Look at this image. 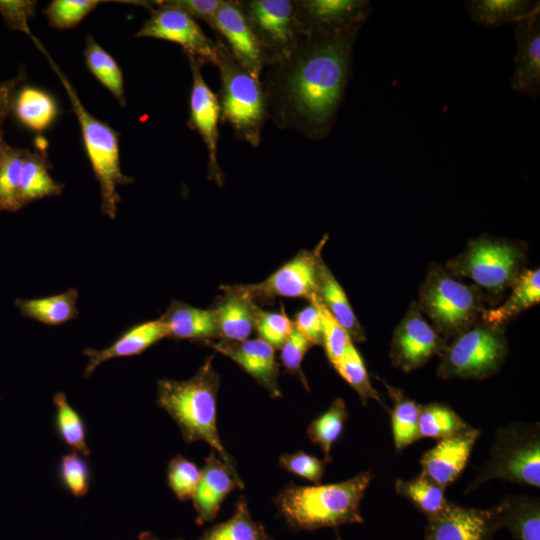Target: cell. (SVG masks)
Segmentation results:
<instances>
[{"instance_id": "cell-1", "label": "cell", "mask_w": 540, "mask_h": 540, "mask_svg": "<svg viewBox=\"0 0 540 540\" xmlns=\"http://www.w3.org/2000/svg\"><path fill=\"white\" fill-rule=\"evenodd\" d=\"M360 29L303 36L288 58L268 66L264 90L277 126L311 140L330 134L344 99Z\"/></svg>"}, {"instance_id": "cell-2", "label": "cell", "mask_w": 540, "mask_h": 540, "mask_svg": "<svg viewBox=\"0 0 540 540\" xmlns=\"http://www.w3.org/2000/svg\"><path fill=\"white\" fill-rule=\"evenodd\" d=\"M212 362L213 356H210L190 379L159 380L157 404L176 422L185 442L207 443L231 472L239 477L235 462L218 434L216 402L220 379Z\"/></svg>"}, {"instance_id": "cell-3", "label": "cell", "mask_w": 540, "mask_h": 540, "mask_svg": "<svg viewBox=\"0 0 540 540\" xmlns=\"http://www.w3.org/2000/svg\"><path fill=\"white\" fill-rule=\"evenodd\" d=\"M373 478V472L366 470L338 483L286 486L274 503L288 527L294 531L363 523L360 505Z\"/></svg>"}, {"instance_id": "cell-4", "label": "cell", "mask_w": 540, "mask_h": 540, "mask_svg": "<svg viewBox=\"0 0 540 540\" xmlns=\"http://www.w3.org/2000/svg\"><path fill=\"white\" fill-rule=\"evenodd\" d=\"M33 42L46 56L70 99L81 128L87 156L100 186L101 211L111 219H115L120 202L117 188L120 185L133 182V179L125 175L120 167L118 133L108 124L93 116L82 105L69 79L53 61L43 45L37 38Z\"/></svg>"}, {"instance_id": "cell-5", "label": "cell", "mask_w": 540, "mask_h": 540, "mask_svg": "<svg viewBox=\"0 0 540 540\" xmlns=\"http://www.w3.org/2000/svg\"><path fill=\"white\" fill-rule=\"evenodd\" d=\"M216 65L221 78L220 116L230 124L238 140L257 147L269 116L266 92L259 78L242 66L221 41Z\"/></svg>"}, {"instance_id": "cell-6", "label": "cell", "mask_w": 540, "mask_h": 540, "mask_svg": "<svg viewBox=\"0 0 540 540\" xmlns=\"http://www.w3.org/2000/svg\"><path fill=\"white\" fill-rule=\"evenodd\" d=\"M526 252L521 241L483 235L471 239L464 251L446 262L445 269L455 277L472 279L494 304L525 269Z\"/></svg>"}, {"instance_id": "cell-7", "label": "cell", "mask_w": 540, "mask_h": 540, "mask_svg": "<svg viewBox=\"0 0 540 540\" xmlns=\"http://www.w3.org/2000/svg\"><path fill=\"white\" fill-rule=\"evenodd\" d=\"M484 294L467 285L438 264H431L420 286L416 304L446 340L471 328L481 319Z\"/></svg>"}, {"instance_id": "cell-8", "label": "cell", "mask_w": 540, "mask_h": 540, "mask_svg": "<svg viewBox=\"0 0 540 540\" xmlns=\"http://www.w3.org/2000/svg\"><path fill=\"white\" fill-rule=\"evenodd\" d=\"M540 486V429L538 423H513L498 429L488 462L468 485L466 493L491 480Z\"/></svg>"}, {"instance_id": "cell-9", "label": "cell", "mask_w": 540, "mask_h": 540, "mask_svg": "<svg viewBox=\"0 0 540 540\" xmlns=\"http://www.w3.org/2000/svg\"><path fill=\"white\" fill-rule=\"evenodd\" d=\"M507 353L504 326L480 320L447 343L439 355L437 375L442 379L482 380L498 372Z\"/></svg>"}, {"instance_id": "cell-10", "label": "cell", "mask_w": 540, "mask_h": 540, "mask_svg": "<svg viewBox=\"0 0 540 540\" xmlns=\"http://www.w3.org/2000/svg\"><path fill=\"white\" fill-rule=\"evenodd\" d=\"M239 4L265 67L288 58L303 37L297 20L296 0H243Z\"/></svg>"}, {"instance_id": "cell-11", "label": "cell", "mask_w": 540, "mask_h": 540, "mask_svg": "<svg viewBox=\"0 0 540 540\" xmlns=\"http://www.w3.org/2000/svg\"><path fill=\"white\" fill-rule=\"evenodd\" d=\"M150 17L135 37H148L174 42L180 45L187 56H193L203 64L216 65L218 42H213L202 31L198 23L182 9L167 1H155Z\"/></svg>"}, {"instance_id": "cell-12", "label": "cell", "mask_w": 540, "mask_h": 540, "mask_svg": "<svg viewBox=\"0 0 540 540\" xmlns=\"http://www.w3.org/2000/svg\"><path fill=\"white\" fill-rule=\"evenodd\" d=\"M325 241L326 238L313 250L300 251L264 281L237 285L236 289L253 302L281 296L304 298L311 303L317 297V274Z\"/></svg>"}, {"instance_id": "cell-13", "label": "cell", "mask_w": 540, "mask_h": 540, "mask_svg": "<svg viewBox=\"0 0 540 540\" xmlns=\"http://www.w3.org/2000/svg\"><path fill=\"white\" fill-rule=\"evenodd\" d=\"M447 343L413 302L394 330L390 359L396 368L408 373L440 355Z\"/></svg>"}, {"instance_id": "cell-14", "label": "cell", "mask_w": 540, "mask_h": 540, "mask_svg": "<svg viewBox=\"0 0 540 540\" xmlns=\"http://www.w3.org/2000/svg\"><path fill=\"white\" fill-rule=\"evenodd\" d=\"M303 36L335 34L362 27L372 12L367 0H296Z\"/></svg>"}, {"instance_id": "cell-15", "label": "cell", "mask_w": 540, "mask_h": 540, "mask_svg": "<svg viewBox=\"0 0 540 540\" xmlns=\"http://www.w3.org/2000/svg\"><path fill=\"white\" fill-rule=\"evenodd\" d=\"M500 528L497 505L470 508L449 500L442 512L428 519L424 540H492Z\"/></svg>"}, {"instance_id": "cell-16", "label": "cell", "mask_w": 540, "mask_h": 540, "mask_svg": "<svg viewBox=\"0 0 540 540\" xmlns=\"http://www.w3.org/2000/svg\"><path fill=\"white\" fill-rule=\"evenodd\" d=\"M192 72V88L190 93L189 127L201 136L208 154L209 177L218 185L223 183V173L218 165V121L220 105L218 96L212 92L203 79L201 66L203 63L193 56H187Z\"/></svg>"}, {"instance_id": "cell-17", "label": "cell", "mask_w": 540, "mask_h": 540, "mask_svg": "<svg viewBox=\"0 0 540 540\" xmlns=\"http://www.w3.org/2000/svg\"><path fill=\"white\" fill-rule=\"evenodd\" d=\"M481 430L470 426L449 437L438 440L426 451L420 465V474L445 489L455 482L467 465L471 452L481 435Z\"/></svg>"}, {"instance_id": "cell-18", "label": "cell", "mask_w": 540, "mask_h": 540, "mask_svg": "<svg viewBox=\"0 0 540 540\" xmlns=\"http://www.w3.org/2000/svg\"><path fill=\"white\" fill-rule=\"evenodd\" d=\"M516 54L511 88L531 100L540 94V10L514 24Z\"/></svg>"}, {"instance_id": "cell-19", "label": "cell", "mask_w": 540, "mask_h": 540, "mask_svg": "<svg viewBox=\"0 0 540 540\" xmlns=\"http://www.w3.org/2000/svg\"><path fill=\"white\" fill-rule=\"evenodd\" d=\"M213 29L227 42L230 53L250 73L260 78L265 62L239 1L222 0Z\"/></svg>"}, {"instance_id": "cell-20", "label": "cell", "mask_w": 540, "mask_h": 540, "mask_svg": "<svg viewBox=\"0 0 540 540\" xmlns=\"http://www.w3.org/2000/svg\"><path fill=\"white\" fill-rule=\"evenodd\" d=\"M209 345L217 352L227 356L238 364L246 373L264 387L273 398L280 397L278 386L279 365L275 357V348L264 340L245 339L227 341Z\"/></svg>"}, {"instance_id": "cell-21", "label": "cell", "mask_w": 540, "mask_h": 540, "mask_svg": "<svg viewBox=\"0 0 540 540\" xmlns=\"http://www.w3.org/2000/svg\"><path fill=\"white\" fill-rule=\"evenodd\" d=\"M240 477L234 475L215 452L205 458L200 478L192 497L196 511V523L203 525L213 521L225 497L236 488H243Z\"/></svg>"}, {"instance_id": "cell-22", "label": "cell", "mask_w": 540, "mask_h": 540, "mask_svg": "<svg viewBox=\"0 0 540 540\" xmlns=\"http://www.w3.org/2000/svg\"><path fill=\"white\" fill-rule=\"evenodd\" d=\"M165 337H168V331L159 318L129 328L107 348L101 350L86 348L83 354L88 358V363L84 377L90 376L99 365L106 361L139 355Z\"/></svg>"}, {"instance_id": "cell-23", "label": "cell", "mask_w": 540, "mask_h": 540, "mask_svg": "<svg viewBox=\"0 0 540 540\" xmlns=\"http://www.w3.org/2000/svg\"><path fill=\"white\" fill-rule=\"evenodd\" d=\"M160 319L168 337L174 339L209 340L219 335L213 309L196 308L174 300Z\"/></svg>"}, {"instance_id": "cell-24", "label": "cell", "mask_w": 540, "mask_h": 540, "mask_svg": "<svg viewBox=\"0 0 540 540\" xmlns=\"http://www.w3.org/2000/svg\"><path fill=\"white\" fill-rule=\"evenodd\" d=\"M224 296L213 309L218 336L227 341L247 339L255 328L253 307L255 302L243 295L235 286L223 287Z\"/></svg>"}, {"instance_id": "cell-25", "label": "cell", "mask_w": 540, "mask_h": 540, "mask_svg": "<svg viewBox=\"0 0 540 540\" xmlns=\"http://www.w3.org/2000/svg\"><path fill=\"white\" fill-rule=\"evenodd\" d=\"M317 299L332 317L347 331L351 340H365L363 329L347 295L323 260L317 274Z\"/></svg>"}, {"instance_id": "cell-26", "label": "cell", "mask_w": 540, "mask_h": 540, "mask_svg": "<svg viewBox=\"0 0 540 540\" xmlns=\"http://www.w3.org/2000/svg\"><path fill=\"white\" fill-rule=\"evenodd\" d=\"M509 297L500 306L484 309L481 320L487 324L504 326L524 310L540 301V270L524 269L514 285Z\"/></svg>"}, {"instance_id": "cell-27", "label": "cell", "mask_w": 540, "mask_h": 540, "mask_svg": "<svg viewBox=\"0 0 540 540\" xmlns=\"http://www.w3.org/2000/svg\"><path fill=\"white\" fill-rule=\"evenodd\" d=\"M464 6L471 20L486 28L515 24L540 10V2L532 0H467Z\"/></svg>"}, {"instance_id": "cell-28", "label": "cell", "mask_w": 540, "mask_h": 540, "mask_svg": "<svg viewBox=\"0 0 540 540\" xmlns=\"http://www.w3.org/2000/svg\"><path fill=\"white\" fill-rule=\"evenodd\" d=\"M500 526L518 540H540L539 498L507 496L498 505Z\"/></svg>"}, {"instance_id": "cell-29", "label": "cell", "mask_w": 540, "mask_h": 540, "mask_svg": "<svg viewBox=\"0 0 540 540\" xmlns=\"http://www.w3.org/2000/svg\"><path fill=\"white\" fill-rule=\"evenodd\" d=\"M11 110L20 123L37 132L48 128L58 114L55 99L46 91L32 86L17 89Z\"/></svg>"}, {"instance_id": "cell-30", "label": "cell", "mask_w": 540, "mask_h": 540, "mask_svg": "<svg viewBox=\"0 0 540 540\" xmlns=\"http://www.w3.org/2000/svg\"><path fill=\"white\" fill-rule=\"evenodd\" d=\"M77 301L78 291L70 288L53 296L18 300L17 306L24 316L47 326H57L77 318Z\"/></svg>"}, {"instance_id": "cell-31", "label": "cell", "mask_w": 540, "mask_h": 540, "mask_svg": "<svg viewBox=\"0 0 540 540\" xmlns=\"http://www.w3.org/2000/svg\"><path fill=\"white\" fill-rule=\"evenodd\" d=\"M49 168V163L43 153L28 150L20 180L22 206L41 198L59 196L62 193L63 185L51 177Z\"/></svg>"}, {"instance_id": "cell-32", "label": "cell", "mask_w": 540, "mask_h": 540, "mask_svg": "<svg viewBox=\"0 0 540 540\" xmlns=\"http://www.w3.org/2000/svg\"><path fill=\"white\" fill-rule=\"evenodd\" d=\"M393 407L390 412L393 442L396 451L400 452L415 441L421 439L418 419L421 405L408 398L404 392L382 380Z\"/></svg>"}, {"instance_id": "cell-33", "label": "cell", "mask_w": 540, "mask_h": 540, "mask_svg": "<svg viewBox=\"0 0 540 540\" xmlns=\"http://www.w3.org/2000/svg\"><path fill=\"white\" fill-rule=\"evenodd\" d=\"M198 540H274L261 522L255 521L246 499L236 502L233 515L207 529Z\"/></svg>"}, {"instance_id": "cell-34", "label": "cell", "mask_w": 540, "mask_h": 540, "mask_svg": "<svg viewBox=\"0 0 540 540\" xmlns=\"http://www.w3.org/2000/svg\"><path fill=\"white\" fill-rule=\"evenodd\" d=\"M85 63L96 79L125 107L126 97L123 75L114 58L88 35L84 49Z\"/></svg>"}, {"instance_id": "cell-35", "label": "cell", "mask_w": 540, "mask_h": 540, "mask_svg": "<svg viewBox=\"0 0 540 540\" xmlns=\"http://www.w3.org/2000/svg\"><path fill=\"white\" fill-rule=\"evenodd\" d=\"M444 490L422 474L413 479H397L395 482L397 494L407 499L427 519L438 515L447 506L449 500L445 498Z\"/></svg>"}, {"instance_id": "cell-36", "label": "cell", "mask_w": 540, "mask_h": 540, "mask_svg": "<svg viewBox=\"0 0 540 540\" xmlns=\"http://www.w3.org/2000/svg\"><path fill=\"white\" fill-rule=\"evenodd\" d=\"M469 427L470 425L448 405L432 402L420 407L418 419L420 438L440 440Z\"/></svg>"}, {"instance_id": "cell-37", "label": "cell", "mask_w": 540, "mask_h": 540, "mask_svg": "<svg viewBox=\"0 0 540 540\" xmlns=\"http://www.w3.org/2000/svg\"><path fill=\"white\" fill-rule=\"evenodd\" d=\"M347 419L348 410L345 400L336 398L329 408L307 427L309 439L321 447L327 462L331 461V447L340 438Z\"/></svg>"}, {"instance_id": "cell-38", "label": "cell", "mask_w": 540, "mask_h": 540, "mask_svg": "<svg viewBox=\"0 0 540 540\" xmlns=\"http://www.w3.org/2000/svg\"><path fill=\"white\" fill-rule=\"evenodd\" d=\"M56 409L55 425L61 440L82 456H89L85 424L79 413L70 405L66 395L58 392L53 396Z\"/></svg>"}, {"instance_id": "cell-39", "label": "cell", "mask_w": 540, "mask_h": 540, "mask_svg": "<svg viewBox=\"0 0 540 540\" xmlns=\"http://www.w3.org/2000/svg\"><path fill=\"white\" fill-rule=\"evenodd\" d=\"M334 368L356 391L364 406H366L369 400H374L387 411L389 410L379 393L372 386L363 359L353 342L348 345L344 355Z\"/></svg>"}, {"instance_id": "cell-40", "label": "cell", "mask_w": 540, "mask_h": 540, "mask_svg": "<svg viewBox=\"0 0 540 540\" xmlns=\"http://www.w3.org/2000/svg\"><path fill=\"white\" fill-rule=\"evenodd\" d=\"M29 149L7 146L0 166V210L16 211L22 207L20 180L24 159Z\"/></svg>"}, {"instance_id": "cell-41", "label": "cell", "mask_w": 540, "mask_h": 540, "mask_svg": "<svg viewBox=\"0 0 540 540\" xmlns=\"http://www.w3.org/2000/svg\"><path fill=\"white\" fill-rule=\"evenodd\" d=\"M100 1L54 0L44 10L48 23L55 29H70L79 24Z\"/></svg>"}, {"instance_id": "cell-42", "label": "cell", "mask_w": 540, "mask_h": 540, "mask_svg": "<svg viewBox=\"0 0 540 540\" xmlns=\"http://www.w3.org/2000/svg\"><path fill=\"white\" fill-rule=\"evenodd\" d=\"M254 324L260 339L274 348H280L294 329L293 321L284 313L262 310L256 303L253 307Z\"/></svg>"}, {"instance_id": "cell-43", "label": "cell", "mask_w": 540, "mask_h": 540, "mask_svg": "<svg viewBox=\"0 0 540 540\" xmlns=\"http://www.w3.org/2000/svg\"><path fill=\"white\" fill-rule=\"evenodd\" d=\"M200 478L196 464L182 455L173 457L168 464L167 482L180 501L191 500Z\"/></svg>"}, {"instance_id": "cell-44", "label": "cell", "mask_w": 540, "mask_h": 540, "mask_svg": "<svg viewBox=\"0 0 540 540\" xmlns=\"http://www.w3.org/2000/svg\"><path fill=\"white\" fill-rule=\"evenodd\" d=\"M59 478L63 486L74 497H83L90 487V467L84 456L72 451L61 457Z\"/></svg>"}, {"instance_id": "cell-45", "label": "cell", "mask_w": 540, "mask_h": 540, "mask_svg": "<svg viewBox=\"0 0 540 540\" xmlns=\"http://www.w3.org/2000/svg\"><path fill=\"white\" fill-rule=\"evenodd\" d=\"M311 303H315L320 311L322 345L329 362L334 367L340 361L352 340L347 331L332 317L317 297Z\"/></svg>"}, {"instance_id": "cell-46", "label": "cell", "mask_w": 540, "mask_h": 540, "mask_svg": "<svg viewBox=\"0 0 540 540\" xmlns=\"http://www.w3.org/2000/svg\"><path fill=\"white\" fill-rule=\"evenodd\" d=\"M279 465L284 470L301 476L315 484H320L326 463L325 459H319L304 451L283 454L279 458Z\"/></svg>"}, {"instance_id": "cell-47", "label": "cell", "mask_w": 540, "mask_h": 540, "mask_svg": "<svg viewBox=\"0 0 540 540\" xmlns=\"http://www.w3.org/2000/svg\"><path fill=\"white\" fill-rule=\"evenodd\" d=\"M312 346L313 344L294 327L291 334L279 348L281 351L280 359L284 368L289 373L298 376L306 387L307 382L301 371V363Z\"/></svg>"}, {"instance_id": "cell-48", "label": "cell", "mask_w": 540, "mask_h": 540, "mask_svg": "<svg viewBox=\"0 0 540 540\" xmlns=\"http://www.w3.org/2000/svg\"><path fill=\"white\" fill-rule=\"evenodd\" d=\"M36 2L26 0H0V14L5 23L13 30H19L34 37L29 29L28 20L35 13Z\"/></svg>"}, {"instance_id": "cell-49", "label": "cell", "mask_w": 540, "mask_h": 540, "mask_svg": "<svg viewBox=\"0 0 540 540\" xmlns=\"http://www.w3.org/2000/svg\"><path fill=\"white\" fill-rule=\"evenodd\" d=\"M294 327L313 345H322V320L315 303L299 311L294 320Z\"/></svg>"}, {"instance_id": "cell-50", "label": "cell", "mask_w": 540, "mask_h": 540, "mask_svg": "<svg viewBox=\"0 0 540 540\" xmlns=\"http://www.w3.org/2000/svg\"><path fill=\"white\" fill-rule=\"evenodd\" d=\"M221 2L222 0H167V3L182 9L192 18L206 22L212 29Z\"/></svg>"}, {"instance_id": "cell-51", "label": "cell", "mask_w": 540, "mask_h": 540, "mask_svg": "<svg viewBox=\"0 0 540 540\" xmlns=\"http://www.w3.org/2000/svg\"><path fill=\"white\" fill-rule=\"evenodd\" d=\"M23 79L24 74L20 72L12 79L0 82V140H3L2 125L12 109L14 95Z\"/></svg>"}, {"instance_id": "cell-52", "label": "cell", "mask_w": 540, "mask_h": 540, "mask_svg": "<svg viewBox=\"0 0 540 540\" xmlns=\"http://www.w3.org/2000/svg\"><path fill=\"white\" fill-rule=\"evenodd\" d=\"M139 540H162V539L158 538L157 536H155L153 533L149 531H144L139 534ZM174 540H183V539L177 538Z\"/></svg>"}, {"instance_id": "cell-53", "label": "cell", "mask_w": 540, "mask_h": 540, "mask_svg": "<svg viewBox=\"0 0 540 540\" xmlns=\"http://www.w3.org/2000/svg\"><path fill=\"white\" fill-rule=\"evenodd\" d=\"M8 144L4 140H0V166L5 156L6 148Z\"/></svg>"}, {"instance_id": "cell-54", "label": "cell", "mask_w": 540, "mask_h": 540, "mask_svg": "<svg viewBox=\"0 0 540 540\" xmlns=\"http://www.w3.org/2000/svg\"><path fill=\"white\" fill-rule=\"evenodd\" d=\"M338 540H340V539H338Z\"/></svg>"}]
</instances>
